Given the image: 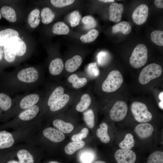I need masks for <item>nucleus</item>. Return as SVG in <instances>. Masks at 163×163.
<instances>
[{
    "label": "nucleus",
    "mask_w": 163,
    "mask_h": 163,
    "mask_svg": "<svg viewBox=\"0 0 163 163\" xmlns=\"http://www.w3.org/2000/svg\"><path fill=\"white\" fill-rule=\"evenodd\" d=\"M26 48L25 43L19 37L11 39L4 46L5 59L8 62H14L16 55L21 56L24 55Z\"/></svg>",
    "instance_id": "1"
},
{
    "label": "nucleus",
    "mask_w": 163,
    "mask_h": 163,
    "mask_svg": "<svg viewBox=\"0 0 163 163\" xmlns=\"http://www.w3.org/2000/svg\"><path fill=\"white\" fill-rule=\"evenodd\" d=\"M162 72L160 66L155 63H151L142 70L139 75V81L142 84H146L151 80L160 76Z\"/></svg>",
    "instance_id": "4"
},
{
    "label": "nucleus",
    "mask_w": 163,
    "mask_h": 163,
    "mask_svg": "<svg viewBox=\"0 0 163 163\" xmlns=\"http://www.w3.org/2000/svg\"><path fill=\"white\" fill-rule=\"evenodd\" d=\"M20 163H34L33 157L27 150L21 149L17 152Z\"/></svg>",
    "instance_id": "32"
},
{
    "label": "nucleus",
    "mask_w": 163,
    "mask_h": 163,
    "mask_svg": "<svg viewBox=\"0 0 163 163\" xmlns=\"http://www.w3.org/2000/svg\"><path fill=\"white\" fill-rule=\"evenodd\" d=\"M40 11L37 8L34 9L30 13L28 18V22L30 27L35 28L37 27L40 21Z\"/></svg>",
    "instance_id": "28"
},
{
    "label": "nucleus",
    "mask_w": 163,
    "mask_h": 163,
    "mask_svg": "<svg viewBox=\"0 0 163 163\" xmlns=\"http://www.w3.org/2000/svg\"><path fill=\"white\" fill-rule=\"evenodd\" d=\"M14 142L13 136L11 133L6 131H0V149L10 147Z\"/></svg>",
    "instance_id": "21"
},
{
    "label": "nucleus",
    "mask_w": 163,
    "mask_h": 163,
    "mask_svg": "<svg viewBox=\"0 0 163 163\" xmlns=\"http://www.w3.org/2000/svg\"><path fill=\"white\" fill-rule=\"evenodd\" d=\"M108 129L107 124L105 123H102L100 124V128L96 131L97 136L104 143H108L110 140V138L108 133Z\"/></svg>",
    "instance_id": "23"
},
{
    "label": "nucleus",
    "mask_w": 163,
    "mask_h": 163,
    "mask_svg": "<svg viewBox=\"0 0 163 163\" xmlns=\"http://www.w3.org/2000/svg\"><path fill=\"white\" fill-rule=\"evenodd\" d=\"M43 134L47 138L55 142L63 140L65 136L63 133L59 130L52 127H48L43 131Z\"/></svg>",
    "instance_id": "16"
},
{
    "label": "nucleus",
    "mask_w": 163,
    "mask_h": 163,
    "mask_svg": "<svg viewBox=\"0 0 163 163\" xmlns=\"http://www.w3.org/2000/svg\"><path fill=\"white\" fill-rule=\"evenodd\" d=\"M154 3L155 6L158 8H163V1L162 0H155Z\"/></svg>",
    "instance_id": "44"
},
{
    "label": "nucleus",
    "mask_w": 163,
    "mask_h": 163,
    "mask_svg": "<svg viewBox=\"0 0 163 163\" xmlns=\"http://www.w3.org/2000/svg\"><path fill=\"white\" fill-rule=\"evenodd\" d=\"M128 109L127 105L125 102L121 101H117L110 110V117L115 121H121L126 116Z\"/></svg>",
    "instance_id": "7"
},
{
    "label": "nucleus",
    "mask_w": 163,
    "mask_h": 163,
    "mask_svg": "<svg viewBox=\"0 0 163 163\" xmlns=\"http://www.w3.org/2000/svg\"><path fill=\"white\" fill-rule=\"evenodd\" d=\"M163 31L156 30L152 32L150 37L152 41L156 44L160 46H163Z\"/></svg>",
    "instance_id": "37"
},
{
    "label": "nucleus",
    "mask_w": 163,
    "mask_h": 163,
    "mask_svg": "<svg viewBox=\"0 0 163 163\" xmlns=\"http://www.w3.org/2000/svg\"><path fill=\"white\" fill-rule=\"evenodd\" d=\"M82 18V16L78 11H72L69 14V20L71 26L75 27L78 25Z\"/></svg>",
    "instance_id": "39"
},
{
    "label": "nucleus",
    "mask_w": 163,
    "mask_h": 163,
    "mask_svg": "<svg viewBox=\"0 0 163 163\" xmlns=\"http://www.w3.org/2000/svg\"><path fill=\"white\" fill-rule=\"evenodd\" d=\"M94 163H106V162L102 161H97Z\"/></svg>",
    "instance_id": "49"
},
{
    "label": "nucleus",
    "mask_w": 163,
    "mask_h": 163,
    "mask_svg": "<svg viewBox=\"0 0 163 163\" xmlns=\"http://www.w3.org/2000/svg\"><path fill=\"white\" fill-rule=\"evenodd\" d=\"M39 110L37 106L34 105L21 113L19 115V117L23 120H31L36 116Z\"/></svg>",
    "instance_id": "24"
},
{
    "label": "nucleus",
    "mask_w": 163,
    "mask_h": 163,
    "mask_svg": "<svg viewBox=\"0 0 163 163\" xmlns=\"http://www.w3.org/2000/svg\"><path fill=\"white\" fill-rule=\"evenodd\" d=\"M53 125L62 133H68L74 129V127L70 123L66 122L60 119H56L53 122Z\"/></svg>",
    "instance_id": "22"
},
{
    "label": "nucleus",
    "mask_w": 163,
    "mask_h": 163,
    "mask_svg": "<svg viewBox=\"0 0 163 163\" xmlns=\"http://www.w3.org/2000/svg\"><path fill=\"white\" fill-rule=\"evenodd\" d=\"M114 155L117 163H134L136 158L135 153L131 149H118Z\"/></svg>",
    "instance_id": "11"
},
{
    "label": "nucleus",
    "mask_w": 163,
    "mask_h": 163,
    "mask_svg": "<svg viewBox=\"0 0 163 163\" xmlns=\"http://www.w3.org/2000/svg\"><path fill=\"white\" fill-rule=\"evenodd\" d=\"M83 115L84 120L87 126L90 128H93L94 125V114L93 110L88 109L84 112Z\"/></svg>",
    "instance_id": "33"
},
{
    "label": "nucleus",
    "mask_w": 163,
    "mask_h": 163,
    "mask_svg": "<svg viewBox=\"0 0 163 163\" xmlns=\"http://www.w3.org/2000/svg\"><path fill=\"white\" fill-rule=\"evenodd\" d=\"M74 0H51L52 4L56 7L61 8L72 4Z\"/></svg>",
    "instance_id": "41"
},
{
    "label": "nucleus",
    "mask_w": 163,
    "mask_h": 163,
    "mask_svg": "<svg viewBox=\"0 0 163 163\" xmlns=\"http://www.w3.org/2000/svg\"><path fill=\"white\" fill-rule=\"evenodd\" d=\"M93 157L91 154L85 153L81 156V160L84 163H90L93 160Z\"/></svg>",
    "instance_id": "43"
},
{
    "label": "nucleus",
    "mask_w": 163,
    "mask_h": 163,
    "mask_svg": "<svg viewBox=\"0 0 163 163\" xmlns=\"http://www.w3.org/2000/svg\"><path fill=\"white\" fill-rule=\"evenodd\" d=\"M124 7L122 4L111 3L109 7V19L111 21L118 22L121 20Z\"/></svg>",
    "instance_id": "15"
},
{
    "label": "nucleus",
    "mask_w": 163,
    "mask_h": 163,
    "mask_svg": "<svg viewBox=\"0 0 163 163\" xmlns=\"http://www.w3.org/2000/svg\"><path fill=\"white\" fill-rule=\"evenodd\" d=\"M154 129L152 126L147 123H142L137 125L134 131L137 136L141 139L147 138L152 134Z\"/></svg>",
    "instance_id": "14"
},
{
    "label": "nucleus",
    "mask_w": 163,
    "mask_h": 163,
    "mask_svg": "<svg viewBox=\"0 0 163 163\" xmlns=\"http://www.w3.org/2000/svg\"><path fill=\"white\" fill-rule=\"evenodd\" d=\"M123 82V77L120 72L117 70L112 71L101 84V90L106 93L115 91L120 87Z\"/></svg>",
    "instance_id": "2"
},
{
    "label": "nucleus",
    "mask_w": 163,
    "mask_h": 163,
    "mask_svg": "<svg viewBox=\"0 0 163 163\" xmlns=\"http://www.w3.org/2000/svg\"><path fill=\"white\" fill-rule=\"evenodd\" d=\"M67 91L64 85H60L57 86L54 88L48 98V106L50 107Z\"/></svg>",
    "instance_id": "17"
},
{
    "label": "nucleus",
    "mask_w": 163,
    "mask_h": 163,
    "mask_svg": "<svg viewBox=\"0 0 163 163\" xmlns=\"http://www.w3.org/2000/svg\"><path fill=\"white\" fill-rule=\"evenodd\" d=\"M147 163H163V152L161 151H155L150 154Z\"/></svg>",
    "instance_id": "38"
},
{
    "label": "nucleus",
    "mask_w": 163,
    "mask_h": 163,
    "mask_svg": "<svg viewBox=\"0 0 163 163\" xmlns=\"http://www.w3.org/2000/svg\"><path fill=\"white\" fill-rule=\"evenodd\" d=\"M88 82L86 77H80L77 74L72 73L67 76L64 85L74 90H78L85 86Z\"/></svg>",
    "instance_id": "9"
},
{
    "label": "nucleus",
    "mask_w": 163,
    "mask_h": 163,
    "mask_svg": "<svg viewBox=\"0 0 163 163\" xmlns=\"http://www.w3.org/2000/svg\"><path fill=\"white\" fill-rule=\"evenodd\" d=\"M3 56V51L0 47V61L2 59Z\"/></svg>",
    "instance_id": "47"
},
{
    "label": "nucleus",
    "mask_w": 163,
    "mask_h": 163,
    "mask_svg": "<svg viewBox=\"0 0 163 163\" xmlns=\"http://www.w3.org/2000/svg\"><path fill=\"white\" fill-rule=\"evenodd\" d=\"M1 17H2V15H1V14L0 12V19H1Z\"/></svg>",
    "instance_id": "52"
},
{
    "label": "nucleus",
    "mask_w": 163,
    "mask_h": 163,
    "mask_svg": "<svg viewBox=\"0 0 163 163\" xmlns=\"http://www.w3.org/2000/svg\"><path fill=\"white\" fill-rule=\"evenodd\" d=\"M109 54L107 52L105 51L100 52L97 56L98 63L100 65H103L109 60Z\"/></svg>",
    "instance_id": "42"
},
{
    "label": "nucleus",
    "mask_w": 163,
    "mask_h": 163,
    "mask_svg": "<svg viewBox=\"0 0 163 163\" xmlns=\"http://www.w3.org/2000/svg\"><path fill=\"white\" fill-rule=\"evenodd\" d=\"M69 31V27L64 22L59 21L56 23L52 28V32L54 34L58 35H66Z\"/></svg>",
    "instance_id": "31"
},
{
    "label": "nucleus",
    "mask_w": 163,
    "mask_h": 163,
    "mask_svg": "<svg viewBox=\"0 0 163 163\" xmlns=\"http://www.w3.org/2000/svg\"><path fill=\"white\" fill-rule=\"evenodd\" d=\"M38 71L33 67H29L21 69L17 74V78L20 81L26 83H32L38 79Z\"/></svg>",
    "instance_id": "10"
},
{
    "label": "nucleus",
    "mask_w": 163,
    "mask_h": 163,
    "mask_svg": "<svg viewBox=\"0 0 163 163\" xmlns=\"http://www.w3.org/2000/svg\"><path fill=\"white\" fill-rule=\"evenodd\" d=\"M99 32L96 29H93L89 31L87 34L81 36V40L83 43H88L94 41L97 37Z\"/></svg>",
    "instance_id": "34"
},
{
    "label": "nucleus",
    "mask_w": 163,
    "mask_h": 163,
    "mask_svg": "<svg viewBox=\"0 0 163 163\" xmlns=\"http://www.w3.org/2000/svg\"><path fill=\"white\" fill-rule=\"evenodd\" d=\"M159 97L161 101H163V92H161L159 94Z\"/></svg>",
    "instance_id": "45"
},
{
    "label": "nucleus",
    "mask_w": 163,
    "mask_h": 163,
    "mask_svg": "<svg viewBox=\"0 0 163 163\" xmlns=\"http://www.w3.org/2000/svg\"><path fill=\"white\" fill-rule=\"evenodd\" d=\"M82 62V57L78 55H76L72 58L68 59L65 62L64 68L67 73L66 75L75 72L80 67Z\"/></svg>",
    "instance_id": "13"
},
{
    "label": "nucleus",
    "mask_w": 163,
    "mask_h": 163,
    "mask_svg": "<svg viewBox=\"0 0 163 163\" xmlns=\"http://www.w3.org/2000/svg\"><path fill=\"white\" fill-rule=\"evenodd\" d=\"M163 101H161L159 103V107L162 109H163Z\"/></svg>",
    "instance_id": "48"
},
{
    "label": "nucleus",
    "mask_w": 163,
    "mask_h": 163,
    "mask_svg": "<svg viewBox=\"0 0 163 163\" xmlns=\"http://www.w3.org/2000/svg\"><path fill=\"white\" fill-rule=\"evenodd\" d=\"M131 110L135 120L137 122L142 123L150 121L152 116L144 103L135 101L131 105Z\"/></svg>",
    "instance_id": "5"
},
{
    "label": "nucleus",
    "mask_w": 163,
    "mask_h": 163,
    "mask_svg": "<svg viewBox=\"0 0 163 163\" xmlns=\"http://www.w3.org/2000/svg\"><path fill=\"white\" fill-rule=\"evenodd\" d=\"M88 132V129L86 128H84L78 133L72 136L71 138V140L72 142H74L81 141L83 139L86 137Z\"/></svg>",
    "instance_id": "40"
},
{
    "label": "nucleus",
    "mask_w": 163,
    "mask_h": 163,
    "mask_svg": "<svg viewBox=\"0 0 163 163\" xmlns=\"http://www.w3.org/2000/svg\"><path fill=\"white\" fill-rule=\"evenodd\" d=\"M48 163H59L56 161H50Z\"/></svg>",
    "instance_id": "51"
},
{
    "label": "nucleus",
    "mask_w": 163,
    "mask_h": 163,
    "mask_svg": "<svg viewBox=\"0 0 163 163\" xmlns=\"http://www.w3.org/2000/svg\"><path fill=\"white\" fill-rule=\"evenodd\" d=\"M85 144V142L83 141L77 142H71L65 147V152L68 155H72L76 151L84 147Z\"/></svg>",
    "instance_id": "27"
},
{
    "label": "nucleus",
    "mask_w": 163,
    "mask_h": 163,
    "mask_svg": "<svg viewBox=\"0 0 163 163\" xmlns=\"http://www.w3.org/2000/svg\"><path fill=\"white\" fill-rule=\"evenodd\" d=\"M75 101L77 102L75 107L77 111L83 112L88 109L92 101V98L89 91V89L85 91L81 92Z\"/></svg>",
    "instance_id": "8"
},
{
    "label": "nucleus",
    "mask_w": 163,
    "mask_h": 163,
    "mask_svg": "<svg viewBox=\"0 0 163 163\" xmlns=\"http://www.w3.org/2000/svg\"><path fill=\"white\" fill-rule=\"evenodd\" d=\"M2 16L9 22H14L17 20L16 12L14 9L8 6H3L0 10Z\"/></svg>",
    "instance_id": "25"
},
{
    "label": "nucleus",
    "mask_w": 163,
    "mask_h": 163,
    "mask_svg": "<svg viewBox=\"0 0 163 163\" xmlns=\"http://www.w3.org/2000/svg\"><path fill=\"white\" fill-rule=\"evenodd\" d=\"M131 26L130 24L126 21H122L114 25L112 27V32L116 33L121 32L125 34H129L131 31Z\"/></svg>",
    "instance_id": "26"
},
{
    "label": "nucleus",
    "mask_w": 163,
    "mask_h": 163,
    "mask_svg": "<svg viewBox=\"0 0 163 163\" xmlns=\"http://www.w3.org/2000/svg\"><path fill=\"white\" fill-rule=\"evenodd\" d=\"M99 1L104 2H113L114 1V0H99Z\"/></svg>",
    "instance_id": "46"
},
{
    "label": "nucleus",
    "mask_w": 163,
    "mask_h": 163,
    "mask_svg": "<svg viewBox=\"0 0 163 163\" xmlns=\"http://www.w3.org/2000/svg\"><path fill=\"white\" fill-rule=\"evenodd\" d=\"M11 98L5 93H0V107L3 110L6 111L11 107Z\"/></svg>",
    "instance_id": "35"
},
{
    "label": "nucleus",
    "mask_w": 163,
    "mask_h": 163,
    "mask_svg": "<svg viewBox=\"0 0 163 163\" xmlns=\"http://www.w3.org/2000/svg\"><path fill=\"white\" fill-rule=\"evenodd\" d=\"M148 13V6L144 4L140 5L133 12L132 18L133 21L138 25L143 24L147 20Z\"/></svg>",
    "instance_id": "12"
},
{
    "label": "nucleus",
    "mask_w": 163,
    "mask_h": 163,
    "mask_svg": "<svg viewBox=\"0 0 163 163\" xmlns=\"http://www.w3.org/2000/svg\"><path fill=\"white\" fill-rule=\"evenodd\" d=\"M82 21L84 24V28L87 30H90L95 27L97 25V22L94 18L91 15L84 16Z\"/></svg>",
    "instance_id": "36"
},
{
    "label": "nucleus",
    "mask_w": 163,
    "mask_h": 163,
    "mask_svg": "<svg viewBox=\"0 0 163 163\" xmlns=\"http://www.w3.org/2000/svg\"><path fill=\"white\" fill-rule=\"evenodd\" d=\"M148 59V50L143 44L138 45L135 48L129 59V63L133 68H138L144 66Z\"/></svg>",
    "instance_id": "3"
},
{
    "label": "nucleus",
    "mask_w": 163,
    "mask_h": 163,
    "mask_svg": "<svg viewBox=\"0 0 163 163\" xmlns=\"http://www.w3.org/2000/svg\"><path fill=\"white\" fill-rule=\"evenodd\" d=\"M7 163H20L19 162L15 161H11L8 162Z\"/></svg>",
    "instance_id": "50"
},
{
    "label": "nucleus",
    "mask_w": 163,
    "mask_h": 163,
    "mask_svg": "<svg viewBox=\"0 0 163 163\" xmlns=\"http://www.w3.org/2000/svg\"><path fill=\"white\" fill-rule=\"evenodd\" d=\"M40 99L39 95L33 94L27 95L21 100L20 106L23 109H28L35 105Z\"/></svg>",
    "instance_id": "19"
},
{
    "label": "nucleus",
    "mask_w": 163,
    "mask_h": 163,
    "mask_svg": "<svg viewBox=\"0 0 163 163\" xmlns=\"http://www.w3.org/2000/svg\"><path fill=\"white\" fill-rule=\"evenodd\" d=\"M81 92L80 89L68 90L50 107V110L55 112L62 109L71 102L74 101Z\"/></svg>",
    "instance_id": "6"
},
{
    "label": "nucleus",
    "mask_w": 163,
    "mask_h": 163,
    "mask_svg": "<svg viewBox=\"0 0 163 163\" xmlns=\"http://www.w3.org/2000/svg\"><path fill=\"white\" fill-rule=\"evenodd\" d=\"M18 36V32L11 28H7L0 31V46H4L11 39Z\"/></svg>",
    "instance_id": "20"
},
{
    "label": "nucleus",
    "mask_w": 163,
    "mask_h": 163,
    "mask_svg": "<svg viewBox=\"0 0 163 163\" xmlns=\"http://www.w3.org/2000/svg\"><path fill=\"white\" fill-rule=\"evenodd\" d=\"M41 16L42 22L46 24L51 23L55 17V14L52 10L47 7L44 8L42 10Z\"/></svg>",
    "instance_id": "30"
},
{
    "label": "nucleus",
    "mask_w": 163,
    "mask_h": 163,
    "mask_svg": "<svg viewBox=\"0 0 163 163\" xmlns=\"http://www.w3.org/2000/svg\"><path fill=\"white\" fill-rule=\"evenodd\" d=\"M64 68V64L62 59L59 58L52 60L49 65V70L52 75L57 76L61 74Z\"/></svg>",
    "instance_id": "18"
},
{
    "label": "nucleus",
    "mask_w": 163,
    "mask_h": 163,
    "mask_svg": "<svg viewBox=\"0 0 163 163\" xmlns=\"http://www.w3.org/2000/svg\"><path fill=\"white\" fill-rule=\"evenodd\" d=\"M135 141L133 135L130 133L126 134L124 139L119 144L121 149H131L134 146Z\"/></svg>",
    "instance_id": "29"
}]
</instances>
